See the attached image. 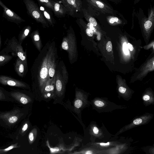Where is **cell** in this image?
<instances>
[{"instance_id": "6da1fadb", "label": "cell", "mask_w": 154, "mask_h": 154, "mask_svg": "<svg viewBox=\"0 0 154 154\" xmlns=\"http://www.w3.org/2000/svg\"><path fill=\"white\" fill-rule=\"evenodd\" d=\"M26 107H14L9 111H0V126L5 128L11 129L16 128L25 118Z\"/></svg>"}, {"instance_id": "7a4b0ae2", "label": "cell", "mask_w": 154, "mask_h": 154, "mask_svg": "<svg viewBox=\"0 0 154 154\" xmlns=\"http://www.w3.org/2000/svg\"><path fill=\"white\" fill-rule=\"evenodd\" d=\"M5 44V46L0 51V54L11 53L13 56L19 58L27 64L26 51H24L22 45L19 44L15 36L7 40Z\"/></svg>"}, {"instance_id": "3957f363", "label": "cell", "mask_w": 154, "mask_h": 154, "mask_svg": "<svg viewBox=\"0 0 154 154\" xmlns=\"http://www.w3.org/2000/svg\"><path fill=\"white\" fill-rule=\"evenodd\" d=\"M91 104L93 109L99 113L109 112L128 107L125 105H117L109 101L107 97H95L91 101Z\"/></svg>"}, {"instance_id": "277c9868", "label": "cell", "mask_w": 154, "mask_h": 154, "mask_svg": "<svg viewBox=\"0 0 154 154\" xmlns=\"http://www.w3.org/2000/svg\"><path fill=\"white\" fill-rule=\"evenodd\" d=\"M102 124L100 127L96 122H93L90 125L89 131L91 142L106 141L114 136L108 131L103 123Z\"/></svg>"}, {"instance_id": "5b68a950", "label": "cell", "mask_w": 154, "mask_h": 154, "mask_svg": "<svg viewBox=\"0 0 154 154\" xmlns=\"http://www.w3.org/2000/svg\"><path fill=\"white\" fill-rule=\"evenodd\" d=\"M154 115L146 112L143 114L134 117L128 124L121 128L114 135L118 136L120 134L138 126L146 125L153 119Z\"/></svg>"}, {"instance_id": "8992f818", "label": "cell", "mask_w": 154, "mask_h": 154, "mask_svg": "<svg viewBox=\"0 0 154 154\" xmlns=\"http://www.w3.org/2000/svg\"><path fill=\"white\" fill-rule=\"evenodd\" d=\"M28 14L37 22L43 26H48V24L39 8L33 0H23Z\"/></svg>"}, {"instance_id": "52a82bcc", "label": "cell", "mask_w": 154, "mask_h": 154, "mask_svg": "<svg viewBox=\"0 0 154 154\" xmlns=\"http://www.w3.org/2000/svg\"><path fill=\"white\" fill-rule=\"evenodd\" d=\"M8 94L13 102H15L24 107L30 104L32 101L31 96L24 90H14L8 91Z\"/></svg>"}, {"instance_id": "ba28073f", "label": "cell", "mask_w": 154, "mask_h": 154, "mask_svg": "<svg viewBox=\"0 0 154 154\" xmlns=\"http://www.w3.org/2000/svg\"><path fill=\"white\" fill-rule=\"evenodd\" d=\"M76 40L73 33H68L63 38L61 46L62 49L68 52L69 59L72 61L76 57L77 50Z\"/></svg>"}, {"instance_id": "9c48e42d", "label": "cell", "mask_w": 154, "mask_h": 154, "mask_svg": "<svg viewBox=\"0 0 154 154\" xmlns=\"http://www.w3.org/2000/svg\"><path fill=\"white\" fill-rule=\"evenodd\" d=\"M118 138V136H114L112 138L106 141L91 142L88 144V146L97 150L102 151L109 149L126 142L122 137L119 139Z\"/></svg>"}, {"instance_id": "30bf717a", "label": "cell", "mask_w": 154, "mask_h": 154, "mask_svg": "<svg viewBox=\"0 0 154 154\" xmlns=\"http://www.w3.org/2000/svg\"><path fill=\"white\" fill-rule=\"evenodd\" d=\"M49 54L50 51L49 50L42 61L38 76L39 85L40 90L42 92L43 91L48 79Z\"/></svg>"}, {"instance_id": "8fae6325", "label": "cell", "mask_w": 154, "mask_h": 154, "mask_svg": "<svg viewBox=\"0 0 154 154\" xmlns=\"http://www.w3.org/2000/svg\"><path fill=\"white\" fill-rule=\"evenodd\" d=\"M89 7L101 13L114 14L113 9L101 0H86Z\"/></svg>"}, {"instance_id": "7c38bea8", "label": "cell", "mask_w": 154, "mask_h": 154, "mask_svg": "<svg viewBox=\"0 0 154 154\" xmlns=\"http://www.w3.org/2000/svg\"><path fill=\"white\" fill-rule=\"evenodd\" d=\"M61 2L66 9L68 14L71 16L77 12H82L81 0H61Z\"/></svg>"}, {"instance_id": "4fadbf2b", "label": "cell", "mask_w": 154, "mask_h": 154, "mask_svg": "<svg viewBox=\"0 0 154 154\" xmlns=\"http://www.w3.org/2000/svg\"><path fill=\"white\" fill-rule=\"evenodd\" d=\"M0 83L2 85L23 89H29V85L26 83L8 75H0Z\"/></svg>"}, {"instance_id": "5bb4252c", "label": "cell", "mask_w": 154, "mask_h": 154, "mask_svg": "<svg viewBox=\"0 0 154 154\" xmlns=\"http://www.w3.org/2000/svg\"><path fill=\"white\" fill-rule=\"evenodd\" d=\"M30 125V122L28 119L23 120L15 131L9 134L8 137L13 140V141L22 137L27 132Z\"/></svg>"}, {"instance_id": "9a60e30c", "label": "cell", "mask_w": 154, "mask_h": 154, "mask_svg": "<svg viewBox=\"0 0 154 154\" xmlns=\"http://www.w3.org/2000/svg\"><path fill=\"white\" fill-rule=\"evenodd\" d=\"M0 5L3 9V14L5 17L10 22L17 24L23 22L25 20L7 7L0 0Z\"/></svg>"}, {"instance_id": "2e32d148", "label": "cell", "mask_w": 154, "mask_h": 154, "mask_svg": "<svg viewBox=\"0 0 154 154\" xmlns=\"http://www.w3.org/2000/svg\"><path fill=\"white\" fill-rule=\"evenodd\" d=\"M49 58L48 64V77L45 85L50 84L55 74L56 63L53 49L50 47Z\"/></svg>"}, {"instance_id": "e0dca14e", "label": "cell", "mask_w": 154, "mask_h": 154, "mask_svg": "<svg viewBox=\"0 0 154 154\" xmlns=\"http://www.w3.org/2000/svg\"><path fill=\"white\" fill-rule=\"evenodd\" d=\"M127 142L115 146L109 149L101 151V154H121L123 153L128 148V146L130 145Z\"/></svg>"}, {"instance_id": "ac0fdd59", "label": "cell", "mask_w": 154, "mask_h": 154, "mask_svg": "<svg viewBox=\"0 0 154 154\" xmlns=\"http://www.w3.org/2000/svg\"><path fill=\"white\" fill-rule=\"evenodd\" d=\"M14 67L16 72L19 76L23 77L25 75L27 69V63L17 57Z\"/></svg>"}, {"instance_id": "d6986e66", "label": "cell", "mask_w": 154, "mask_h": 154, "mask_svg": "<svg viewBox=\"0 0 154 154\" xmlns=\"http://www.w3.org/2000/svg\"><path fill=\"white\" fill-rule=\"evenodd\" d=\"M74 102V106L77 109L86 106L89 104L87 96L81 92L76 93V97Z\"/></svg>"}, {"instance_id": "ffe728a7", "label": "cell", "mask_w": 154, "mask_h": 154, "mask_svg": "<svg viewBox=\"0 0 154 154\" xmlns=\"http://www.w3.org/2000/svg\"><path fill=\"white\" fill-rule=\"evenodd\" d=\"M54 14L59 17H63L67 13L66 8L60 3L52 1Z\"/></svg>"}, {"instance_id": "44dd1931", "label": "cell", "mask_w": 154, "mask_h": 154, "mask_svg": "<svg viewBox=\"0 0 154 154\" xmlns=\"http://www.w3.org/2000/svg\"><path fill=\"white\" fill-rule=\"evenodd\" d=\"M64 82L60 72L58 71L56 74L55 86L56 91L59 94H61L64 89Z\"/></svg>"}, {"instance_id": "7402d4cb", "label": "cell", "mask_w": 154, "mask_h": 154, "mask_svg": "<svg viewBox=\"0 0 154 154\" xmlns=\"http://www.w3.org/2000/svg\"><path fill=\"white\" fill-rule=\"evenodd\" d=\"M141 99L143 104L146 106L154 104V96L151 91H146L143 94Z\"/></svg>"}, {"instance_id": "603a6c76", "label": "cell", "mask_w": 154, "mask_h": 154, "mask_svg": "<svg viewBox=\"0 0 154 154\" xmlns=\"http://www.w3.org/2000/svg\"><path fill=\"white\" fill-rule=\"evenodd\" d=\"M82 11L84 17L89 23L93 26L96 27L97 26V23L95 19L92 16L88 10L82 8Z\"/></svg>"}, {"instance_id": "cb8c5ba5", "label": "cell", "mask_w": 154, "mask_h": 154, "mask_svg": "<svg viewBox=\"0 0 154 154\" xmlns=\"http://www.w3.org/2000/svg\"><path fill=\"white\" fill-rule=\"evenodd\" d=\"M31 30V27L27 26L25 27L20 32L18 35V42L20 45L29 34Z\"/></svg>"}, {"instance_id": "d4e9b609", "label": "cell", "mask_w": 154, "mask_h": 154, "mask_svg": "<svg viewBox=\"0 0 154 154\" xmlns=\"http://www.w3.org/2000/svg\"><path fill=\"white\" fill-rule=\"evenodd\" d=\"M31 36L35 45L38 49L40 51L42 44L38 31L36 30L33 32L31 34Z\"/></svg>"}, {"instance_id": "484cf974", "label": "cell", "mask_w": 154, "mask_h": 154, "mask_svg": "<svg viewBox=\"0 0 154 154\" xmlns=\"http://www.w3.org/2000/svg\"><path fill=\"white\" fill-rule=\"evenodd\" d=\"M9 101L13 102L8 94V91L0 86V101Z\"/></svg>"}, {"instance_id": "4316f807", "label": "cell", "mask_w": 154, "mask_h": 154, "mask_svg": "<svg viewBox=\"0 0 154 154\" xmlns=\"http://www.w3.org/2000/svg\"><path fill=\"white\" fill-rule=\"evenodd\" d=\"M37 135V130L35 128L32 129L28 133L27 139L29 143L32 144L35 141Z\"/></svg>"}, {"instance_id": "83f0119b", "label": "cell", "mask_w": 154, "mask_h": 154, "mask_svg": "<svg viewBox=\"0 0 154 154\" xmlns=\"http://www.w3.org/2000/svg\"><path fill=\"white\" fill-rule=\"evenodd\" d=\"M13 56L9 54H0V67L8 63Z\"/></svg>"}, {"instance_id": "f1b7e54d", "label": "cell", "mask_w": 154, "mask_h": 154, "mask_svg": "<svg viewBox=\"0 0 154 154\" xmlns=\"http://www.w3.org/2000/svg\"><path fill=\"white\" fill-rule=\"evenodd\" d=\"M13 143L11 144L8 147L4 149H0V154H5L7 153V152H10L14 149L18 148L20 146L18 143L17 142H13Z\"/></svg>"}, {"instance_id": "f546056e", "label": "cell", "mask_w": 154, "mask_h": 154, "mask_svg": "<svg viewBox=\"0 0 154 154\" xmlns=\"http://www.w3.org/2000/svg\"><path fill=\"white\" fill-rule=\"evenodd\" d=\"M40 9L44 17L49 22L50 24L53 25V20L50 14L43 7L41 6Z\"/></svg>"}, {"instance_id": "4dcf8cb0", "label": "cell", "mask_w": 154, "mask_h": 154, "mask_svg": "<svg viewBox=\"0 0 154 154\" xmlns=\"http://www.w3.org/2000/svg\"><path fill=\"white\" fill-rule=\"evenodd\" d=\"M56 78V74H55L51 83L49 85H45L43 92H49L53 91L54 90L55 85Z\"/></svg>"}, {"instance_id": "1f68e13d", "label": "cell", "mask_w": 154, "mask_h": 154, "mask_svg": "<svg viewBox=\"0 0 154 154\" xmlns=\"http://www.w3.org/2000/svg\"><path fill=\"white\" fill-rule=\"evenodd\" d=\"M38 2L53 11L52 1L51 0H37Z\"/></svg>"}, {"instance_id": "d6a6232c", "label": "cell", "mask_w": 154, "mask_h": 154, "mask_svg": "<svg viewBox=\"0 0 154 154\" xmlns=\"http://www.w3.org/2000/svg\"><path fill=\"white\" fill-rule=\"evenodd\" d=\"M62 78L65 84H66L68 81V75L65 66H62Z\"/></svg>"}, {"instance_id": "836d02e7", "label": "cell", "mask_w": 154, "mask_h": 154, "mask_svg": "<svg viewBox=\"0 0 154 154\" xmlns=\"http://www.w3.org/2000/svg\"><path fill=\"white\" fill-rule=\"evenodd\" d=\"M109 22L110 24L119 23L120 20L118 17H109L108 19Z\"/></svg>"}, {"instance_id": "e575fe53", "label": "cell", "mask_w": 154, "mask_h": 154, "mask_svg": "<svg viewBox=\"0 0 154 154\" xmlns=\"http://www.w3.org/2000/svg\"><path fill=\"white\" fill-rule=\"evenodd\" d=\"M85 32L87 35L90 37H91L93 34L92 30L89 27H88L86 29Z\"/></svg>"}, {"instance_id": "d590c367", "label": "cell", "mask_w": 154, "mask_h": 154, "mask_svg": "<svg viewBox=\"0 0 154 154\" xmlns=\"http://www.w3.org/2000/svg\"><path fill=\"white\" fill-rule=\"evenodd\" d=\"M123 49L125 54L128 55L129 53V51L126 42H124L123 45Z\"/></svg>"}, {"instance_id": "8d00e7d4", "label": "cell", "mask_w": 154, "mask_h": 154, "mask_svg": "<svg viewBox=\"0 0 154 154\" xmlns=\"http://www.w3.org/2000/svg\"><path fill=\"white\" fill-rule=\"evenodd\" d=\"M106 48L108 52H110L112 49V46L111 42L110 41L106 43Z\"/></svg>"}, {"instance_id": "74e56055", "label": "cell", "mask_w": 154, "mask_h": 154, "mask_svg": "<svg viewBox=\"0 0 154 154\" xmlns=\"http://www.w3.org/2000/svg\"><path fill=\"white\" fill-rule=\"evenodd\" d=\"M127 45L128 48H129L131 51H132L133 50V45L129 43H128Z\"/></svg>"}, {"instance_id": "f35d334b", "label": "cell", "mask_w": 154, "mask_h": 154, "mask_svg": "<svg viewBox=\"0 0 154 154\" xmlns=\"http://www.w3.org/2000/svg\"><path fill=\"white\" fill-rule=\"evenodd\" d=\"M140 0H135L134 2V4H135L137 3Z\"/></svg>"}, {"instance_id": "ab89813d", "label": "cell", "mask_w": 154, "mask_h": 154, "mask_svg": "<svg viewBox=\"0 0 154 154\" xmlns=\"http://www.w3.org/2000/svg\"><path fill=\"white\" fill-rule=\"evenodd\" d=\"M1 34L0 33V48L1 47Z\"/></svg>"}]
</instances>
